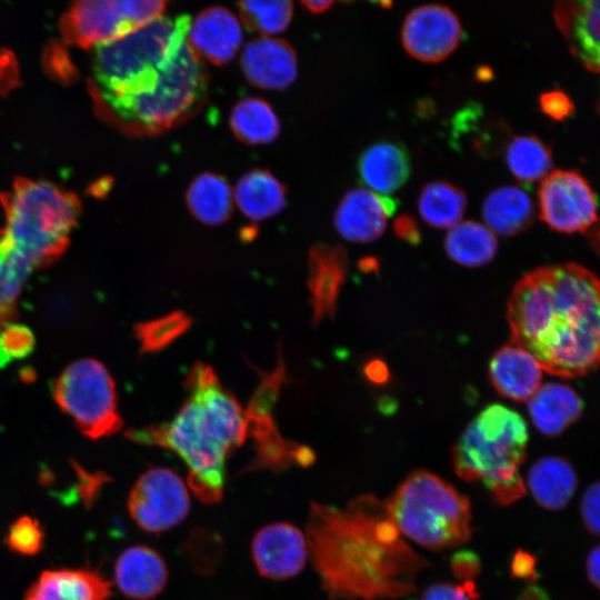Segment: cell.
<instances>
[{"label":"cell","mask_w":600,"mask_h":600,"mask_svg":"<svg viewBox=\"0 0 600 600\" xmlns=\"http://www.w3.org/2000/svg\"><path fill=\"white\" fill-rule=\"evenodd\" d=\"M306 536L321 587L332 600L408 596L428 567L373 494L353 498L342 508L312 502Z\"/></svg>","instance_id":"1"},{"label":"cell","mask_w":600,"mask_h":600,"mask_svg":"<svg viewBox=\"0 0 600 600\" xmlns=\"http://www.w3.org/2000/svg\"><path fill=\"white\" fill-rule=\"evenodd\" d=\"M512 342L561 378L600 366V279L578 263L534 269L508 302Z\"/></svg>","instance_id":"2"},{"label":"cell","mask_w":600,"mask_h":600,"mask_svg":"<svg viewBox=\"0 0 600 600\" xmlns=\"http://www.w3.org/2000/svg\"><path fill=\"white\" fill-rule=\"evenodd\" d=\"M188 399L163 424L131 430L138 443L178 454L189 469L188 484L206 503L222 498L226 462L249 431L247 414L211 367L197 363L187 377Z\"/></svg>","instance_id":"3"},{"label":"cell","mask_w":600,"mask_h":600,"mask_svg":"<svg viewBox=\"0 0 600 600\" xmlns=\"http://www.w3.org/2000/svg\"><path fill=\"white\" fill-rule=\"evenodd\" d=\"M528 439L527 423L518 412L502 404L488 406L453 447V469L464 481H481L496 503L508 506L526 493L519 467Z\"/></svg>","instance_id":"4"},{"label":"cell","mask_w":600,"mask_h":600,"mask_svg":"<svg viewBox=\"0 0 600 600\" xmlns=\"http://www.w3.org/2000/svg\"><path fill=\"white\" fill-rule=\"evenodd\" d=\"M191 18L159 17L118 39L93 47L92 70L99 98L153 91L187 42Z\"/></svg>","instance_id":"5"},{"label":"cell","mask_w":600,"mask_h":600,"mask_svg":"<svg viewBox=\"0 0 600 600\" xmlns=\"http://www.w3.org/2000/svg\"><path fill=\"white\" fill-rule=\"evenodd\" d=\"M6 223L4 241L36 270L61 257L80 216L78 197L46 180L19 178L1 196Z\"/></svg>","instance_id":"6"},{"label":"cell","mask_w":600,"mask_h":600,"mask_svg":"<svg viewBox=\"0 0 600 600\" xmlns=\"http://www.w3.org/2000/svg\"><path fill=\"white\" fill-rule=\"evenodd\" d=\"M384 506L400 533L429 550L456 548L472 536L469 498L430 471L411 472Z\"/></svg>","instance_id":"7"},{"label":"cell","mask_w":600,"mask_h":600,"mask_svg":"<svg viewBox=\"0 0 600 600\" xmlns=\"http://www.w3.org/2000/svg\"><path fill=\"white\" fill-rule=\"evenodd\" d=\"M207 92L206 67L186 42L153 91L98 100L124 131L144 136L160 133L194 116Z\"/></svg>","instance_id":"8"},{"label":"cell","mask_w":600,"mask_h":600,"mask_svg":"<svg viewBox=\"0 0 600 600\" xmlns=\"http://www.w3.org/2000/svg\"><path fill=\"white\" fill-rule=\"evenodd\" d=\"M53 398L79 431L92 440L112 436L123 426L114 380L96 359L83 358L67 366L54 382Z\"/></svg>","instance_id":"9"},{"label":"cell","mask_w":600,"mask_h":600,"mask_svg":"<svg viewBox=\"0 0 600 600\" xmlns=\"http://www.w3.org/2000/svg\"><path fill=\"white\" fill-rule=\"evenodd\" d=\"M166 1L87 0L73 3L61 19L66 42L82 48L123 37L161 17Z\"/></svg>","instance_id":"10"},{"label":"cell","mask_w":600,"mask_h":600,"mask_svg":"<svg viewBox=\"0 0 600 600\" xmlns=\"http://www.w3.org/2000/svg\"><path fill=\"white\" fill-rule=\"evenodd\" d=\"M127 504L143 531L162 533L184 520L191 503L182 479L169 468L154 467L137 479Z\"/></svg>","instance_id":"11"},{"label":"cell","mask_w":600,"mask_h":600,"mask_svg":"<svg viewBox=\"0 0 600 600\" xmlns=\"http://www.w3.org/2000/svg\"><path fill=\"white\" fill-rule=\"evenodd\" d=\"M540 219L563 233L589 231L598 222V197L576 170H553L538 190Z\"/></svg>","instance_id":"12"},{"label":"cell","mask_w":600,"mask_h":600,"mask_svg":"<svg viewBox=\"0 0 600 600\" xmlns=\"http://www.w3.org/2000/svg\"><path fill=\"white\" fill-rule=\"evenodd\" d=\"M463 29L447 6L430 3L411 10L402 24L401 41L414 59L434 63L444 60L459 46Z\"/></svg>","instance_id":"13"},{"label":"cell","mask_w":600,"mask_h":600,"mask_svg":"<svg viewBox=\"0 0 600 600\" xmlns=\"http://www.w3.org/2000/svg\"><path fill=\"white\" fill-rule=\"evenodd\" d=\"M251 554L261 577L272 580L292 578L306 566L309 554L307 536L289 522L264 526L252 539Z\"/></svg>","instance_id":"14"},{"label":"cell","mask_w":600,"mask_h":600,"mask_svg":"<svg viewBox=\"0 0 600 600\" xmlns=\"http://www.w3.org/2000/svg\"><path fill=\"white\" fill-rule=\"evenodd\" d=\"M552 14L573 58L600 73V0L557 1Z\"/></svg>","instance_id":"15"},{"label":"cell","mask_w":600,"mask_h":600,"mask_svg":"<svg viewBox=\"0 0 600 600\" xmlns=\"http://www.w3.org/2000/svg\"><path fill=\"white\" fill-rule=\"evenodd\" d=\"M397 207V201L388 196L362 188L352 189L338 204L334 226L349 241H373L382 234Z\"/></svg>","instance_id":"16"},{"label":"cell","mask_w":600,"mask_h":600,"mask_svg":"<svg viewBox=\"0 0 600 600\" xmlns=\"http://www.w3.org/2000/svg\"><path fill=\"white\" fill-rule=\"evenodd\" d=\"M297 54L287 41L270 37L250 41L241 56V69L247 81L268 90L289 87L297 78Z\"/></svg>","instance_id":"17"},{"label":"cell","mask_w":600,"mask_h":600,"mask_svg":"<svg viewBox=\"0 0 600 600\" xmlns=\"http://www.w3.org/2000/svg\"><path fill=\"white\" fill-rule=\"evenodd\" d=\"M187 42L200 58L222 66L237 54L242 43V28L230 10L211 7L191 21Z\"/></svg>","instance_id":"18"},{"label":"cell","mask_w":600,"mask_h":600,"mask_svg":"<svg viewBox=\"0 0 600 600\" xmlns=\"http://www.w3.org/2000/svg\"><path fill=\"white\" fill-rule=\"evenodd\" d=\"M347 271L348 258L342 246L318 244L311 248L308 287L314 322L333 316Z\"/></svg>","instance_id":"19"},{"label":"cell","mask_w":600,"mask_h":600,"mask_svg":"<svg viewBox=\"0 0 600 600\" xmlns=\"http://www.w3.org/2000/svg\"><path fill=\"white\" fill-rule=\"evenodd\" d=\"M168 568L158 551L136 544L123 550L114 564V581L128 598L150 600L167 586Z\"/></svg>","instance_id":"20"},{"label":"cell","mask_w":600,"mask_h":600,"mask_svg":"<svg viewBox=\"0 0 600 600\" xmlns=\"http://www.w3.org/2000/svg\"><path fill=\"white\" fill-rule=\"evenodd\" d=\"M111 583L90 569L44 570L28 588L23 600H108Z\"/></svg>","instance_id":"21"},{"label":"cell","mask_w":600,"mask_h":600,"mask_svg":"<svg viewBox=\"0 0 600 600\" xmlns=\"http://www.w3.org/2000/svg\"><path fill=\"white\" fill-rule=\"evenodd\" d=\"M489 374L499 394L513 401H526L541 387L542 368L529 351L508 344L492 357Z\"/></svg>","instance_id":"22"},{"label":"cell","mask_w":600,"mask_h":600,"mask_svg":"<svg viewBox=\"0 0 600 600\" xmlns=\"http://www.w3.org/2000/svg\"><path fill=\"white\" fill-rule=\"evenodd\" d=\"M357 171L361 182L370 189L391 193L408 180L411 172L410 157L402 143L379 141L361 152Z\"/></svg>","instance_id":"23"},{"label":"cell","mask_w":600,"mask_h":600,"mask_svg":"<svg viewBox=\"0 0 600 600\" xmlns=\"http://www.w3.org/2000/svg\"><path fill=\"white\" fill-rule=\"evenodd\" d=\"M528 410L534 427L542 434L556 437L581 417L583 402L572 388L547 383L529 399Z\"/></svg>","instance_id":"24"},{"label":"cell","mask_w":600,"mask_h":600,"mask_svg":"<svg viewBox=\"0 0 600 600\" xmlns=\"http://www.w3.org/2000/svg\"><path fill=\"white\" fill-rule=\"evenodd\" d=\"M527 482L539 506L548 510H561L572 499L578 477L568 460L548 456L530 467Z\"/></svg>","instance_id":"25"},{"label":"cell","mask_w":600,"mask_h":600,"mask_svg":"<svg viewBox=\"0 0 600 600\" xmlns=\"http://www.w3.org/2000/svg\"><path fill=\"white\" fill-rule=\"evenodd\" d=\"M286 187L264 169H254L242 176L233 193L240 211L254 221L278 214L286 204Z\"/></svg>","instance_id":"26"},{"label":"cell","mask_w":600,"mask_h":600,"mask_svg":"<svg viewBox=\"0 0 600 600\" xmlns=\"http://www.w3.org/2000/svg\"><path fill=\"white\" fill-rule=\"evenodd\" d=\"M533 214V202L529 194L513 186L491 191L482 204V217L489 229L503 236L527 230L532 223Z\"/></svg>","instance_id":"27"},{"label":"cell","mask_w":600,"mask_h":600,"mask_svg":"<svg viewBox=\"0 0 600 600\" xmlns=\"http://www.w3.org/2000/svg\"><path fill=\"white\" fill-rule=\"evenodd\" d=\"M186 201L197 220L214 226L226 222L231 216L233 192L222 176L203 172L190 183Z\"/></svg>","instance_id":"28"},{"label":"cell","mask_w":600,"mask_h":600,"mask_svg":"<svg viewBox=\"0 0 600 600\" xmlns=\"http://www.w3.org/2000/svg\"><path fill=\"white\" fill-rule=\"evenodd\" d=\"M230 127L237 139L248 144L270 143L280 132V121L272 107L259 98L238 101L230 114Z\"/></svg>","instance_id":"29"},{"label":"cell","mask_w":600,"mask_h":600,"mask_svg":"<svg viewBox=\"0 0 600 600\" xmlns=\"http://www.w3.org/2000/svg\"><path fill=\"white\" fill-rule=\"evenodd\" d=\"M448 256L459 264L479 267L488 263L498 249L497 238L486 226L476 221L456 224L444 240Z\"/></svg>","instance_id":"30"},{"label":"cell","mask_w":600,"mask_h":600,"mask_svg":"<svg viewBox=\"0 0 600 600\" xmlns=\"http://www.w3.org/2000/svg\"><path fill=\"white\" fill-rule=\"evenodd\" d=\"M467 208L466 193L448 181L427 183L418 197L421 218L434 228H452Z\"/></svg>","instance_id":"31"},{"label":"cell","mask_w":600,"mask_h":600,"mask_svg":"<svg viewBox=\"0 0 600 600\" xmlns=\"http://www.w3.org/2000/svg\"><path fill=\"white\" fill-rule=\"evenodd\" d=\"M452 136L471 141V148L490 157L503 144L507 127L498 119H490L479 104L470 103L452 119Z\"/></svg>","instance_id":"32"},{"label":"cell","mask_w":600,"mask_h":600,"mask_svg":"<svg viewBox=\"0 0 600 600\" xmlns=\"http://www.w3.org/2000/svg\"><path fill=\"white\" fill-rule=\"evenodd\" d=\"M507 166L522 182L546 178L552 169V153L548 144L534 134L514 137L507 147Z\"/></svg>","instance_id":"33"},{"label":"cell","mask_w":600,"mask_h":600,"mask_svg":"<svg viewBox=\"0 0 600 600\" xmlns=\"http://www.w3.org/2000/svg\"><path fill=\"white\" fill-rule=\"evenodd\" d=\"M34 267L0 240V330L16 317L18 299Z\"/></svg>","instance_id":"34"},{"label":"cell","mask_w":600,"mask_h":600,"mask_svg":"<svg viewBox=\"0 0 600 600\" xmlns=\"http://www.w3.org/2000/svg\"><path fill=\"white\" fill-rule=\"evenodd\" d=\"M238 7L243 23L262 36L286 30L293 13L292 2L288 0L240 1Z\"/></svg>","instance_id":"35"},{"label":"cell","mask_w":600,"mask_h":600,"mask_svg":"<svg viewBox=\"0 0 600 600\" xmlns=\"http://www.w3.org/2000/svg\"><path fill=\"white\" fill-rule=\"evenodd\" d=\"M189 323L190 320L184 313L173 312L160 319L138 324L136 334L143 352L157 351L182 334Z\"/></svg>","instance_id":"36"},{"label":"cell","mask_w":600,"mask_h":600,"mask_svg":"<svg viewBox=\"0 0 600 600\" xmlns=\"http://www.w3.org/2000/svg\"><path fill=\"white\" fill-rule=\"evenodd\" d=\"M44 532L40 522L30 517L21 516L9 527L4 543L9 550L22 556H34L43 548Z\"/></svg>","instance_id":"37"},{"label":"cell","mask_w":600,"mask_h":600,"mask_svg":"<svg viewBox=\"0 0 600 600\" xmlns=\"http://www.w3.org/2000/svg\"><path fill=\"white\" fill-rule=\"evenodd\" d=\"M33 344V334L27 327L9 323L0 330V360L24 357L32 350Z\"/></svg>","instance_id":"38"},{"label":"cell","mask_w":600,"mask_h":600,"mask_svg":"<svg viewBox=\"0 0 600 600\" xmlns=\"http://www.w3.org/2000/svg\"><path fill=\"white\" fill-rule=\"evenodd\" d=\"M478 598L472 581L463 583H434L423 590L417 600H473Z\"/></svg>","instance_id":"39"},{"label":"cell","mask_w":600,"mask_h":600,"mask_svg":"<svg viewBox=\"0 0 600 600\" xmlns=\"http://www.w3.org/2000/svg\"><path fill=\"white\" fill-rule=\"evenodd\" d=\"M538 104L541 112L554 121H563L574 112V103L564 91L553 89L539 96Z\"/></svg>","instance_id":"40"},{"label":"cell","mask_w":600,"mask_h":600,"mask_svg":"<svg viewBox=\"0 0 600 600\" xmlns=\"http://www.w3.org/2000/svg\"><path fill=\"white\" fill-rule=\"evenodd\" d=\"M580 513L586 529L600 536V481L591 483L583 492Z\"/></svg>","instance_id":"41"},{"label":"cell","mask_w":600,"mask_h":600,"mask_svg":"<svg viewBox=\"0 0 600 600\" xmlns=\"http://www.w3.org/2000/svg\"><path fill=\"white\" fill-rule=\"evenodd\" d=\"M450 563L453 574L464 581H471L472 578L478 576L481 568L478 554L469 550L453 553Z\"/></svg>","instance_id":"42"},{"label":"cell","mask_w":600,"mask_h":600,"mask_svg":"<svg viewBox=\"0 0 600 600\" xmlns=\"http://www.w3.org/2000/svg\"><path fill=\"white\" fill-rule=\"evenodd\" d=\"M394 233L402 240L411 244H418L421 240V234L416 219L410 214H400L393 222Z\"/></svg>","instance_id":"43"},{"label":"cell","mask_w":600,"mask_h":600,"mask_svg":"<svg viewBox=\"0 0 600 600\" xmlns=\"http://www.w3.org/2000/svg\"><path fill=\"white\" fill-rule=\"evenodd\" d=\"M512 574L517 578L533 580L536 573V559L527 551L518 550L511 562Z\"/></svg>","instance_id":"44"},{"label":"cell","mask_w":600,"mask_h":600,"mask_svg":"<svg viewBox=\"0 0 600 600\" xmlns=\"http://www.w3.org/2000/svg\"><path fill=\"white\" fill-rule=\"evenodd\" d=\"M586 569L590 582L600 590V544L589 552Z\"/></svg>","instance_id":"45"},{"label":"cell","mask_w":600,"mask_h":600,"mask_svg":"<svg viewBox=\"0 0 600 600\" xmlns=\"http://www.w3.org/2000/svg\"><path fill=\"white\" fill-rule=\"evenodd\" d=\"M364 373L374 383L386 382L389 378L387 366L380 360L370 361L366 366Z\"/></svg>","instance_id":"46"},{"label":"cell","mask_w":600,"mask_h":600,"mask_svg":"<svg viewBox=\"0 0 600 600\" xmlns=\"http://www.w3.org/2000/svg\"><path fill=\"white\" fill-rule=\"evenodd\" d=\"M518 600H549L548 594L538 587L531 586L524 589Z\"/></svg>","instance_id":"47"},{"label":"cell","mask_w":600,"mask_h":600,"mask_svg":"<svg viewBox=\"0 0 600 600\" xmlns=\"http://www.w3.org/2000/svg\"><path fill=\"white\" fill-rule=\"evenodd\" d=\"M301 4L308 11H310L312 13H322L333 4V1H326V0L311 1V0H308V1H301Z\"/></svg>","instance_id":"48"},{"label":"cell","mask_w":600,"mask_h":600,"mask_svg":"<svg viewBox=\"0 0 600 600\" xmlns=\"http://www.w3.org/2000/svg\"><path fill=\"white\" fill-rule=\"evenodd\" d=\"M589 242L596 253L600 257V222H597L589 230Z\"/></svg>","instance_id":"49"},{"label":"cell","mask_w":600,"mask_h":600,"mask_svg":"<svg viewBox=\"0 0 600 600\" xmlns=\"http://www.w3.org/2000/svg\"><path fill=\"white\" fill-rule=\"evenodd\" d=\"M477 73L479 80H489L492 71L488 67H481Z\"/></svg>","instance_id":"50"}]
</instances>
